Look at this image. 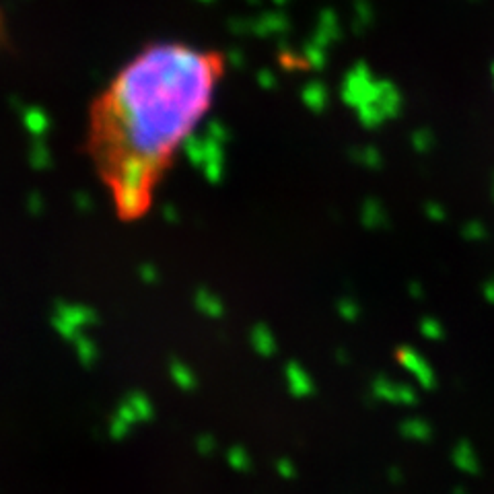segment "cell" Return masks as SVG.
I'll return each instance as SVG.
<instances>
[{
    "label": "cell",
    "mask_w": 494,
    "mask_h": 494,
    "mask_svg": "<svg viewBox=\"0 0 494 494\" xmlns=\"http://www.w3.org/2000/svg\"><path fill=\"white\" fill-rule=\"evenodd\" d=\"M220 60L181 43H161L132 60L99 101V149L119 202L139 210L157 171L208 112Z\"/></svg>",
    "instance_id": "1"
}]
</instances>
